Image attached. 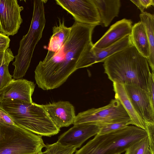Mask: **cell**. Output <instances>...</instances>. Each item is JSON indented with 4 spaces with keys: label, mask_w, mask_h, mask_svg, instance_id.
Segmentation results:
<instances>
[{
    "label": "cell",
    "mask_w": 154,
    "mask_h": 154,
    "mask_svg": "<svg viewBox=\"0 0 154 154\" xmlns=\"http://www.w3.org/2000/svg\"><path fill=\"white\" fill-rule=\"evenodd\" d=\"M0 128V154H38L46 146L42 136L17 125Z\"/></svg>",
    "instance_id": "cell-6"
},
{
    "label": "cell",
    "mask_w": 154,
    "mask_h": 154,
    "mask_svg": "<svg viewBox=\"0 0 154 154\" xmlns=\"http://www.w3.org/2000/svg\"><path fill=\"white\" fill-rule=\"evenodd\" d=\"M132 45L131 35H128L106 48L99 49L93 47L82 58L76 69L88 67L96 63L103 62L108 57Z\"/></svg>",
    "instance_id": "cell-10"
},
{
    "label": "cell",
    "mask_w": 154,
    "mask_h": 154,
    "mask_svg": "<svg viewBox=\"0 0 154 154\" xmlns=\"http://www.w3.org/2000/svg\"><path fill=\"white\" fill-rule=\"evenodd\" d=\"M45 147V151L38 154H73L78 148L75 146H63L57 141L53 144L46 145Z\"/></svg>",
    "instance_id": "cell-23"
},
{
    "label": "cell",
    "mask_w": 154,
    "mask_h": 154,
    "mask_svg": "<svg viewBox=\"0 0 154 154\" xmlns=\"http://www.w3.org/2000/svg\"><path fill=\"white\" fill-rule=\"evenodd\" d=\"M104 72L113 83L134 84L147 93L151 73L147 59L132 45L106 59Z\"/></svg>",
    "instance_id": "cell-2"
},
{
    "label": "cell",
    "mask_w": 154,
    "mask_h": 154,
    "mask_svg": "<svg viewBox=\"0 0 154 154\" xmlns=\"http://www.w3.org/2000/svg\"><path fill=\"white\" fill-rule=\"evenodd\" d=\"M57 4L72 15L75 21L87 24H101L100 16L93 0H56Z\"/></svg>",
    "instance_id": "cell-8"
},
{
    "label": "cell",
    "mask_w": 154,
    "mask_h": 154,
    "mask_svg": "<svg viewBox=\"0 0 154 154\" xmlns=\"http://www.w3.org/2000/svg\"><path fill=\"white\" fill-rule=\"evenodd\" d=\"M131 36L132 45L148 60L150 55L149 44L145 28L140 21L132 26Z\"/></svg>",
    "instance_id": "cell-19"
},
{
    "label": "cell",
    "mask_w": 154,
    "mask_h": 154,
    "mask_svg": "<svg viewBox=\"0 0 154 154\" xmlns=\"http://www.w3.org/2000/svg\"><path fill=\"white\" fill-rule=\"evenodd\" d=\"M10 42L8 36L0 32V52L5 51L9 48Z\"/></svg>",
    "instance_id": "cell-29"
},
{
    "label": "cell",
    "mask_w": 154,
    "mask_h": 154,
    "mask_svg": "<svg viewBox=\"0 0 154 154\" xmlns=\"http://www.w3.org/2000/svg\"><path fill=\"white\" fill-rule=\"evenodd\" d=\"M35 87L33 82L24 79H13L6 85L0 89V98L32 103V96Z\"/></svg>",
    "instance_id": "cell-14"
},
{
    "label": "cell",
    "mask_w": 154,
    "mask_h": 154,
    "mask_svg": "<svg viewBox=\"0 0 154 154\" xmlns=\"http://www.w3.org/2000/svg\"><path fill=\"white\" fill-rule=\"evenodd\" d=\"M113 83L115 98L120 101L128 113L131 119V125L145 131L146 127L144 121L133 106L123 85L116 83Z\"/></svg>",
    "instance_id": "cell-17"
},
{
    "label": "cell",
    "mask_w": 154,
    "mask_h": 154,
    "mask_svg": "<svg viewBox=\"0 0 154 154\" xmlns=\"http://www.w3.org/2000/svg\"><path fill=\"white\" fill-rule=\"evenodd\" d=\"M131 124V121H127L100 125V130L97 134H108L121 129Z\"/></svg>",
    "instance_id": "cell-24"
},
{
    "label": "cell",
    "mask_w": 154,
    "mask_h": 154,
    "mask_svg": "<svg viewBox=\"0 0 154 154\" xmlns=\"http://www.w3.org/2000/svg\"><path fill=\"white\" fill-rule=\"evenodd\" d=\"M0 109L18 126L42 136L57 134L60 128L51 119L43 105L22 100L0 98Z\"/></svg>",
    "instance_id": "cell-3"
},
{
    "label": "cell",
    "mask_w": 154,
    "mask_h": 154,
    "mask_svg": "<svg viewBox=\"0 0 154 154\" xmlns=\"http://www.w3.org/2000/svg\"><path fill=\"white\" fill-rule=\"evenodd\" d=\"M43 106L51 120L59 128L74 123L76 116L74 107L69 102L59 101Z\"/></svg>",
    "instance_id": "cell-13"
},
{
    "label": "cell",
    "mask_w": 154,
    "mask_h": 154,
    "mask_svg": "<svg viewBox=\"0 0 154 154\" xmlns=\"http://www.w3.org/2000/svg\"><path fill=\"white\" fill-rule=\"evenodd\" d=\"M146 129L152 152L154 153V123H145Z\"/></svg>",
    "instance_id": "cell-26"
},
{
    "label": "cell",
    "mask_w": 154,
    "mask_h": 154,
    "mask_svg": "<svg viewBox=\"0 0 154 154\" xmlns=\"http://www.w3.org/2000/svg\"><path fill=\"white\" fill-rule=\"evenodd\" d=\"M0 124L14 125H16L10 116L0 109Z\"/></svg>",
    "instance_id": "cell-28"
},
{
    "label": "cell",
    "mask_w": 154,
    "mask_h": 154,
    "mask_svg": "<svg viewBox=\"0 0 154 154\" xmlns=\"http://www.w3.org/2000/svg\"><path fill=\"white\" fill-rule=\"evenodd\" d=\"M147 136L145 130L128 125L108 134H97L74 154H121L132 144Z\"/></svg>",
    "instance_id": "cell-4"
},
{
    "label": "cell",
    "mask_w": 154,
    "mask_h": 154,
    "mask_svg": "<svg viewBox=\"0 0 154 154\" xmlns=\"http://www.w3.org/2000/svg\"><path fill=\"white\" fill-rule=\"evenodd\" d=\"M121 154V153H117V154Z\"/></svg>",
    "instance_id": "cell-32"
},
{
    "label": "cell",
    "mask_w": 154,
    "mask_h": 154,
    "mask_svg": "<svg viewBox=\"0 0 154 154\" xmlns=\"http://www.w3.org/2000/svg\"><path fill=\"white\" fill-rule=\"evenodd\" d=\"M15 57L11 49L8 48L5 50L0 66V89L5 87L13 79L9 72L8 66Z\"/></svg>",
    "instance_id": "cell-21"
},
{
    "label": "cell",
    "mask_w": 154,
    "mask_h": 154,
    "mask_svg": "<svg viewBox=\"0 0 154 154\" xmlns=\"http://www.w3.org/2000/svg\"><path fill=\"white\" fill-rule=\"evenodd\" d=\"M5 52V51L0 52V66L1 65L2 60L3 59Z\"/></svg>",
    "instance_id": "cell-30"
},
{
    "label": "cell",
    "mask_w": 154,
    "mask_h": 154,
    "mask_svg": "<svg viewBox=\"0 0 154 154\" xmlns=\"http://www.w3.org/2000/svg\"><path fill=\"white\" fill-rule=\"evenodd\" d=\"M140 10L141 13L143 12L145 9L151 6H154V0H130Z\"/></svg>",
    "instance_id": "cell-27"
},
{
    "label": "cell",
    "mask_w": 154,
    "mask_h": 154,
    "mask_svg": "<svg viewBox=\"0 0 154 154\" xmlns=\"http://www.w3.org/2000/svg\"><path fill=\"white\" fill-rule=\"evenodd\" d=\"M123 85L133 106L144 123H154V108L146 92L135 84Z\"/></svg>",
    "instance_id": "cell-11"
},
{
    "label": "cell",
    "mask_w": 154,
    "mask_h": 154,
    "mask_svg": "<svg viewBox=\"0 0 154 154\" xmlns=\"http://www.w3.org/2000/svg\"><path fill=\"white\" fill-rule=\"evenodd\" d=\"M23 9L17 0H0V32L8 36L16 34L23 22Z\"/></svg>",
    "instance_id": "cell-9"
},
{
    "label": "cell",
    "mask_w": 154,
    "mask_h": 154,
    "mask_svg": "<svg viewBox=\"0 0 154 154\" xmlns=\"http://www.w3.org/2000/svg\"><path fill=\"white\" fill-rule=\"evenodd\" d=\"M1 131L0 128V135H1Z\"/></svg>",
    "instance_id": "cell-31"
},
{
    "label": "cell",
    "mask_w": 154,
    "mask_h": 154,
    "mask_svg": "<svg viewBox=\"0 0 154 154\" xmlns=\"http://www.w3.org/2000/svg\"><path fill=\"white\" fill-rule=\"evenodd\" d=\"M99 12L101 24L108 26L118 16L121 3L120 0H93Z\"/></svg>",
    "instance_id": "cell-18"
},
{
    "label": "cell",
    "mask_w": 154,
    "mask_h": 154,
    "mask_svg": "<svg viewBox=\"0 0 154 154\" xmlns=\"http://www.w3.org/2000/svg\"><path fill=\"white\" fill-rule=\"evenodd\" d=\"M130 20L123 19L112 25L93 47L102 49L108 47L125 36L131 35L132 25Z\"/></svg>",
    "instance_id": "cell-15"
},
{
    "label": "cell",
    "mask_w": 154,
    "mask_h": 154,
    "mask_svg": "<svg viewBox=\"0 0 154 154\" xmlns=\"http://www.w3.org/2000/svg\"><path fill=\"white\" fill-rule=\"evenodd\" d=\"M71 27H67L64 24L63 19L59 20V24L53 27V34L50 39L46 56L42 61L46 62L50 60L62 47L68 40L71 32Z\"/></svg>",
    "instance_id": "cell-16"
},
{
    "label": "cell",
    "mask_w": 154,
    "mask_h": 154,
    "mask_svg": "<svg viewBox=\"0 0 154 154\" xmlns=\"http://www.w3.org/2000/svg\"><path fill=\"white\" fill-rule=\"evenodd\" d=\"M147 94L152 107L154 108V72L151 73L147 87Z\"/></svg>",
    "instance_id": "cell-25"
},
{
    "label": "cell",
    "mask_w": 154,
    "mask_h": 154,
    "mask_svg": "<svg viewBox=\"0 0 154 154\" xmlns=\"http://www.w3.org/2000/svg\"><path fill=\"white\" fill-rule=\"evenodd\" d=\"M96 26L74 22L62 47L50 60L40 61L37 66L35 78L39 88L44 90L57 88L77 70L78 63L93 46L92 36Z\"/></svg>",
    "instance_id": "cell-1"
},
{
    "label": "cell",
    "mask_w": 154,
    "mask_h": 154,
    "mask_svg": "<svg viewBox=\"0 0 154 154\" xmlns=\"http://www.w3.org/2000/svg\"><path fill=\"white\" fill-rule=\"evenodd\" d=\"M100 130L99 126L90 124L74 125L58 138L57 141L64 146H75L80 148L82 144Z\"/></svg>",
    "instance_id": "cell-12"
},
{
    "label": "cell",
    "mask_w": 154,
    "mask_h": 154,
    "mask_svg": "<svg viewBox=\"0 0 154 154\" xmlns=\"http://www.w3.org/2000/svg\"><path fill=\"white\" fill-rule=\"evenodd\" d=\"M125 152V154H154L150 148L147 136L132 144Z\"/></svg>",
    "instance_id": "cell-22"
},
{
    "label": "cell",
    "mask_w": 154,
    "mask_h": 154,
    "mask_svg": "<svg viewBox=\"0 0 154 154\" xmlns=\"http://www.w3.org/2000/svg\"><path fill=\"white\" fill-rule=\"evenodd\" d=\"M127 121H131L128 113L120 101L115 98L106 105L79 113L73 125L90 124L100 126Z\"/></svg>",
    "instance_id": "cell-7"
},
{
    "label": "cell",
    "mask_w": 154,
    "mask_h": 154,
    "mask_svg": "<svg viewBox=\"0 0 154 154\" xmlns=\"http://www.w3.org/2000/svg\"><path fill=\"white\" fill-rule=\"evenodd\" d=\"M140 21L143 25L147 35L150 50V55L147 60L148 64L154 72V16L153 15L143 12L140 14Z\"/></svg>",
    "instance_id": "cell-20"
},
{
    "label": "cell",
    "mask_w": 154,
    "mask_h": 154,
    "mask_svg": "<svg viewBox=\"0 0 154 154\" xmlns=\"http://www.w3.org/2000/svg\"><path fill=\"white\" fill-rule=\"evenodd\" d=\"M47 1H34L32 17L29 28L20 41L17 54L12 63L15 67L12 76L14 79L22 78L29 66L34 49L42 37L45 28L46 20L44 4Z\"/></svg>",
    "instance_id": "cell-5"
}]
</instances>
